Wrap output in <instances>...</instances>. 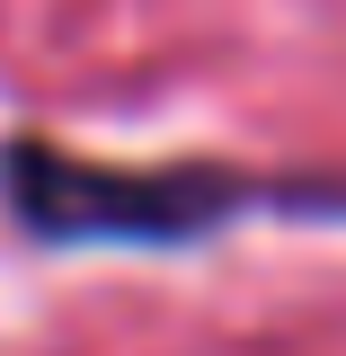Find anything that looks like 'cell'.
I'll return each instance as SVG.
<instances>
[{
  "label": "cell",
  "instance_id": "obj_1",
  "mask_svg": "<svg viewBox=\"0 0 346 356\" xmlns=\"http://www.w3.org/2000/svg\"><path fill=\"white\" fill-rule=\"evenodd\" d=\"M9 205L27 232L44 241H187V232H214V222L249 214L258 187L231 170H98L71 161L53 143H9Z\"/></svg>",
  "mask_w": 346,
  "mask_h": 356
}]
</instances>
